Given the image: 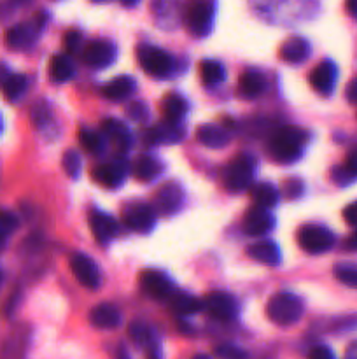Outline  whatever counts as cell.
I'll return each instance as SVG.
<instances>
[{
	"mask_svg": "<svg viewBox=\"0 0 357 359\" xmlns=\"http://www.w3.org/2000/svg\"><path fill=\"white\" fill-rule=\"evenodd\" d=\"M196 137L203 146L212 147V149H220V147L227 146L231 140V133L223 125H214V123L200 126Z\"/></svg>",
	"mask_w": 357,
	"mask_h": 359,
	"instance_id": "cell-23",
	"label": "cell"
},
{
	"mask_svg": "<svg viewBox=\"0 0 357 359\" xmlns=\"http://www.w3.org/2000/svg\"><path fill=\"white\" fill-rule=\"evenodd\" d=\"M90 323L98 330H114L121 326L122 316L112 304H100L90 312Z\"/></svg>",
	"mask_w": 357,
	"mask_h": 359,
	"instance_id": "cell-19",
	"label": "cell"
},
{
	"mask_svg": "<svg viewBox=\"0 0 357 359\" xmlns=\"http://www.w3.org/2000/svg\"><path fill=\"white\" fill-rule=\"evenodd\" d=\"M122 219H125V224L130 230L147 233L156 224V209L149 203H133V205L125 209Z\"/></svg>",
	"mask_w": 357,
	"mask_h": 359,
	"instance_id": "cell-12",
	"label": "cell"
},
{
	"mask_svg": "<svg viewBox=\"0 0 357 359\" xmlns=\"http://www.w3.org/2000/svg\"><path fill=\"white\" fill-rule=\"evenodd\" d=\"M336 237L322 224H304L298 231V244L308 255H322L335 245Z\"/></svg>",
	"mask_w": 357,
	"mask_h": 359,
	"instance_id": "cell-6",
	"label": "cell"
},
{
	"mask_svg": "<svg viewBox=\"0 0 357 359\" xmlns=\"http://www.w3.org/2000/svg\"><path fill=\"white\" fill-rule=\"evenodd\" d=\"M308 140V133L300 126H282L273 133L268 144L270 156L279 163H294L303 154V147Z\"/></svg>",
	"mask_w": 357,
	"mask_h": 359,
	"instance_id": "cell-1",
	"label": "cell"
},
{
	"mask_svg": "<svg viewBox=\"0 0 357 359\" xmlns=\"http://www.w3.org/2000/svg\"><path fill=\"white\" fill-rule=\"evenodd\" d=\"M128 175V163L122 158H114L107 163L98 165L93 170V179L100 186L108 189H115L126 181Z\"/></svg>",
	"mask_w": 357,
	"mask_h": 359,
	"instance_id": "cell-14",
	"label": "cell"
},
{
	"mask_svg": "<svg viewBox=\"0 0 357 359\" xmlns=\"http://www.w3.org/2000/svg\"><path fill=\"white\" fill-rule=\"evenodd\" d=\"M275 226V217L270 212L266 207L255 205L254 209L248 210L245 214L244 219V231L252 237H261V235L268 233Z\"/></svg>",
	"mask_w": 357,
	"mask_h": 359,
	"instance_id": "cell-16",
	"label": "cell"
},
{
	"mask_svg": "<svg viewBox=\"0 0 357 359\" xmlns=\"http://www.w3.org/2000/svg\"><path fill=\"white\" fill-rule=\"evenodd\" d=\"M346 100L350 102V104H357V77H354L352 81L349 83V86H346Z\"/></svg>",
	"mask_w": 357,
	"mask_h": 359,
	"instance_id": "cell-46",
	"label": "cell"
},
{
	"mask_svg": "<svg viewBox=\"0 0 357 359\" xmlns=\"http://www.w3.org/2000/svg\"><path fill=\"white\" fill-rule=\"evenodd\" d=\"M80 58H83L84 65L91 67V69H105L115 62L118 48H115L114 42L97 39V41H91L84 46Z\"/></svg>",
	"mask_w": 357,
	"mask_h": 359,
	"instance_id": "cell-9",
	"label": "cell"
},
{
	"mask_svg": "<svg viewBox=\"0 0 357 359\" xmlns=\"http://www.w3.org/2000/svg\"><path fill=\"white\" fill-rule=\"evenodd\" d=\"M251 196L255 205L270 209V207L276 205V202L280 198V191L272 182H258V184H254L251 188Z\"/></svg>",
	"mask_w": 357,
	"mask_h": 359,
	"instance_id": "cell-29",
	"label": "cell"
},
{
	"mask_svg": "<svg viewBox=\"0 0 357 359\" xmlns=\"http://www.w3.org/2000/svg\"><path fill=\"white\" fill-rule=\"evenodd\" d=\"M76 69H74V63L70 62V58H66L65 55H56L52 56L51 62H49V76L56 83H65V81L72 79Z\"/></svg>",
	"mask_w": 357,
	"mask_h": 359,
	"instance_id": "cell-32",
	"label": "cell"
},
{
	"mask_svg": "<svg viewBox=\"0 0 357 359\" xmlns=\"http://www.w3.org/2000/svg\"><path fill=\"white\" fill-rule=\"evenodd\" d=\"M343 217H345L346 224L357 228V202H352L350 205L345 207V210H343Z\"/></svg>",
	"mask_w": 357,
	"mask_h": 359,
	"instance_id": "cell-44",
	"label": "cell"
},
{
	"mask_svg": "<svg viewBox=\"0 0 357 359\" xmlns=\"http://www.w3.org/2000/svg\"><path fill=\"white\" fill-rule=\"evenodd\" d=\"M140 287L147 297L154 300H167L175 290L170 277L160 270H146L140 277Z\"/></svg>",
	"mask_w": 357,
	"mask_h": 359,
	"instance_id": "cell-15",
	"label": "cell"
},
{
	"mask_svg": "<svg viewBox=\"0 0 357 359\" xmlns=\"http://www.w3.org/2000/svg\"><path fill=\"white\" fill-rule=\"evenodd\" d=\"M46 25V13L37 14L31 21L27 23H20L16 27H13L10 30H7L6 34V42L7 46L14 49H27L37 41L38 34L44 28Z\"/></svg>",
	"mask_w": 357,
	"mask_h": 359,
	"instance_id": "cell-7",
	"label": "cell"
},
{
	"mask_svg": "<svg viewBox=\"0 0 357 359\" xmlns=\"http://www.w3.org/2000/svg\"><path fill=\"white\" fill-rule=\"evenodd\" d=\"M303 312V300L298 294L289 293V291L276 293L275 297L270 298L268 305H266V316L270 318V321L279 326L294 325V323L300 321Z\"/></svg>",
	"mask_w": 357,
	"mask_h": 359,
	"instance_id": "cell-2",
	"label": "cell"
},
{
	"mask_svg": "<svg viewBox=\"0 0 357 359\" xmlns=\"http://www.w3.org/2000/svg\"><path fill=\"white\" fill-rule=\"evenodd\" d=\"M308 356L314 358V359H332V358H335V354H332V351L328 349V347L318 346V347H315V349L312 351Z\"/></svg>",
	"mask_w": 357,
	"mask_h": 359,
	"instance_id": "cell-45",
	"label": "cell"
},
{
	"mask_svg": "<svg viewBox=\"0 0 357 359\" xmlns=\"http://www.w3.org/2000/svg\"><path fill=\"white\" fill-rule=\"evenodd\" d=\"M51 116H52L51 109H49V105L44 104V102H41V104L35 105L34 111H31V119H34L35 126L48 125L49 119H51Z\"/></svg>",
	"mask_w": 357,
	"mask_h": 359,
	"instance_id": "cell-40",
	"label": "cell"
},
{
	"mask_svg": "<svg viewBox=\"0 0 357 359\" xmlns=\"http://www.w3.org/2000/svg\"><path fill=\"white\" fill-rule=\"evenodd\" d=\"M189 111V102L181 93H170L163 100V114L168 121H182Z\"/></svg>",
	"mask_w": 357,
	"mask_h": 359,
	"instance_id": "cell-30",
	"label": "cell"
},
{
	"mask_svg": "<svg viewBox=\"0 0 357 359\" xmlns=\"http://www.w3.org/2000/svg\"><path fill=\"white\" fill-rule=\"evenodd\" d=\"M28 86V79L23 74H14L7 69L4 63H0V90L6 95L7 100L14 102L24 93Z\"/></svg>",
	"mask_w": 357,
	"mask_h": 359,
	"instance_id": "cell-20",
	"label": "cell"
},
{
	"mask_svg": "<svg viewBox=\"0 0 357 359\" xmlns=\"http://www.w3.org/2000/svg\"><path fill=\"white\" fill-rule=\"evenodd\" d=\"M126 114H128V118H132L133 121L146 123L147 119H149L150 112L149 107H147L144 102H133V104H130L128 109H126Z\"/></svg>",
	"mask_w": 357,
	"mask_h": 359,
	"instance_id": "cell-39",
	"label": "cell"
},
{
	"mask_svg": "<svg viewBox=\"0 0 357 359\" xmlns=\"http://www.w3.org/2000/svg\"><path fill=\"white\" fill-rule=\"evenodd\" d=\"M0 280H2V272H0Z\"/></svg>",
	"mask_w": 357,
	"mask_h": 359,
	"instance_id": "cell-54",
	"label": "cell"
},
{
	"mask_svg": "<svg viewBox=\"0 0 357 359\" xmlns=\"http://www.w3.org/2000/svg\"><path fill=\"white\" fill-rule=\"evenodd\" d=\"M135 86L136 84L135 81H133V77L119 76L115 77V79H112L111 83L105 84V86L102 88V93H104V97L108 98V100L121 102L133 93Z\"/></svg>",
	"mask_w": 357,
	"mask_h": 359,
	"instance_id": "cell-28",
	"label": "cell"
},
{
	"mask_svg": "<svg viewBox=\"0 0 357 359\" xmlns=\"http://www.w3.org/2000/svg\"><path fill=\"white\" fill-rule=\"evenodd\" d=\"M63 170L66 172L70 179H77L83 170V158L76 149H70L63 154Z\"/></svg>",
	"mask_w": 357,
	"mask_h": 359,
	"instance_id": "cell-36",
	"label": "cell"
},
{
	"mask_svg": "<svg viewBox=\"0 0 357 359\" xmlns=\"http://www.w3.org/2000/svg\"><path fill=\"white\" fill-rule=\"evenodd\" d=\"M310 56V42L303 37H290L280 46V58L287 63H301Z\"/></svg>",
	"mask_w": 357,
	"mask_h": 359,
	"instance_id": "cell-26",
	"label": "cell"
},
{
	"mask_svg": "<svg viewBox=\"0 0 357 359\" xmlns=\"http://www.w3.org/2000/svg\"><path fill=\"white\" fill-rule=\"evenodd\" d=\"M346 11L350 13V16L357 18V0H346Z\"/></svg>",
	"mask_w": 357,
	"mask_h": 359,
	"instance_id": "cell-49",
	"label": "cell"
},
{
	"mask_svg": "<svg viewBox=\"0 0 357 359\" xmlns=\"http://www.w3.org/2000/svg\"><path fill=\"white\" fill-rule=\"evenodd\" d=\"M0 132H2V118H0Z\"/></svg>",
	"mask_w": 357,
	"mask_h": 359,
	"instance_id": "cell-53",
	"label": "cell"
},
{
	"mask_svg": "<svg viewBox=\"0 0 357 359\" xmlns=\"http://www.w3.org/2000/svg\"><path fill=\"white\" fill-rule=\"evenodd\" d=\"M70 270H72L74 277L83 284L88 290H97L102 283L100 269H98L97 263L93 262V258H90L88 255L83 252H74L70 256Z\"/></svg>",
	"mask_w": 357,
	"mask_h": 359,
	"instance_id": "cell-10",
	"label": "cell"
},
{
	"mask_svg": "<svg viewBox=\"0 0 357 359\" xmlns=\"http://www.w3.org/2000/svg\"><path fill=\"white\" fill-rule=\"evenodd\" d=\"M203 309L209 312L212 318L220 321H231L238 316V302L233 294L224 293V291H212L203 300Z\"/></svg>",
	"mask_w": 357,
	"mask_h": 359,
	"instance_id": "cell-11",
	"label": "cell"
},
{
	"mask_svg": "<svg viewBox=\"0 0 357 359\" xmlns=\"http://www.w3.org/2000/svg\"><path fill=\"white\" fill-rule=\"evenodd\" d=\"M167 302L170 311L178 318H188V316L198 314L200 311H203V302L192 294L184 293V291L174 290V293L167 298Z\"/></svg>",
	"mask_w": 357,
	"mask_h": 359,
	"instance_id": "cell-21",
	"label": "cell"
},
{
	"mask_svg": "<svg viewBox=\"0 0 357 359\" xmlns=\"http://www.w3.org/2000/svg\"><path fill=\"white\" fill-rule=\"evenodd\" d=\"M335 277L345 286L357 290V265L356 263H338L335 266Z\"/></svg>",
	"mask_w": 357,
	"mask_h": 359,
	"instance_id": "cell-35",
	"label": "cell"
},
{
	"mask_svg": "<svg viewBox=\"0 0 357 359\" xmlns=\"http://www.w3.org/2000/svg\"><path fill=\"white\" fill-rule=\"evenodd\" d=\"M345 248L349 251H357V230L345 241Z\"/></svg>",
	"mask_w": 357,
	"mask_h": 359,
	"instance_id": "cell-48",
	"label": "cell"
},
{
	"mask_svg": "<svg viewBox=\"0 0 357 359\" xmlns=\"http://www.w3.org/2000/svg\"><path fill=\"white\" fill-rule=\"evenodd\" d=\"M216 354L220 358H245V351L238 349L237 346H231V344H224V346L217 347Z\"/></svg>",
	"mask_w": 357,
	"mask_h": 359,
	"instance_id": "cell-43",
	"label": "cell"
},
{
	"mask_svg": "<svg viewBox=\"0 0 357 359\" xmlns=\"http://www.w3.org/2000/svg\"><path fill=\"white\" fill-rule=\"evenodd\" d=\"M216 0H188L184 6V23L195 37L210 34L216 18Z\"/></svg>",
	"mask_w": 357,
	"mask_h": 359,
	"instance_id": "cell-3",
	"label": "cell"
},
{
	"mask_svg": "<svg viewBox=\"0 0 357 359\" xmlns=\"http://www.w3.org/2000/svg\"><path fill=\"white\" fill-rule=\"evenodd\" d=\"M139 2L140 0H121L122 6H126V7H133V6H136Z\"/></svg>",
	"mask_w": 357,
	"mask_h": 359,
	"instance_id": "cell-51",
	"label": "cell"
},
{
	"mask_svg": "<svg viewBox=\"0 0 357 359\" xmlns=\"http://www.w3.org/2000/svg\"><path fill=\"white\" fill-rule=\"evenodd\" d=\"M128 333H130V339H132L136 346L144 347V349H154V347H158L156 337H154L150 326H147L146 323L142 321L132 323L128 328Z\"/></svg>",
	"mask_w": 357,
	"mask_h": 359,
	"instance_id": "cell-33",
	"label": "cell"
},
{
	"mask_svg": "<svg viewBox=\"0 0 357 359\" xmlns=\"http://www.w3.org/2000/svg\"><path fill=\"white\" fill-rule=\"evenodd\" d=\"M331 175H332V181H335L338 186H349L357 179V175H354L352 172L345 167V165L332 168Z\"/></svg>",
	"mask_w": 357,
	"mask_h": 359,
	"instance_id": "cell-41",
	"label": "cell"
},
{
	"mask_svg": "<svg viewBox=\"0 0 357 359\" xmlns=\"http://www.w3.org/2000/svg\"><path fill=\"white\" fill-rule=\"evenodd\" d=\"M184 205V189L181 184L170 181L161 186L154 198V209L156 212L164 214V216H174Z\"/></svg>",
	"mask_w": 357,
	"mask_h": 359,
	"instance_id": "cell-13",
	"label": "cell"
},
{
	"mask_svg": "<svg viewBox=\"0 0 357 359\" xmlns=\"http://www.w3.org/2000/svg\"><path fill=\"white\" fill-rule=\"evenodd\" d=\"M18 224H20V221H18V217L13 212L0 210V245H4V242L16 230Z\"/></svg>",
	"mask_w": 357,
	"mask_h": 359,
	"instance_id": "cell-37",
	"label": "cell"
},
{
	"mask_svg": "<svg viewBox=\"0 0 357 359\" xmlns=\"http://www.w3.org/2000/svg\"><path fill=\"white\" fill-rule=\"evenodd\" d=\"M102 130H104V135L107 137L108 140H112L119 149L122 151L130 149L133 137H132V132H130L128 125L122 123L121 119H115V118L105 119L104 125H102Z\"/></svg>",
	"mask_w": 357,
	"mask_h": 359,
	"instance_id": "cell-24",
	"label": "cell"
},
{
	"mask_svg": "<svg viewBox=\"0 0 357 359\" xmlns=\"http://www.w3.org/2000/svg\"><path fill=\"white\" fill-rule=\"evenodd\" d=\"M164 170V165L160 158L153 154H142L133 163V175L142 182H150L160 177Z\"/></svg>",
	"mask_w": 357,
	"mask_h": 359,
	"instance_id": "cell-22",
	"label": "cell"
},
{
	"mask_svg": "<svg viewBox=\"0 0 357 359\" xmlns=\"http://www.w3.org/2000/svg\"><path fill=\"white\" fill-rule=\"evenodd\" d=\"M346 358L357 359V342H352V344H350L349 349H346Z\"/></svg>",
	"mask_w": 357,
	"mask_h": 359,
	"instance_id": "cell-50",
	"label": "cell"
},
{
	"mask_svg": "<svg viewBox=\"0 0 357 359\" xmlns=\"http://www.w3.org/2000/svg\"><path fill=\"white\" fill-rule=\"evenodd\" d=\"M91 2H97V4H104V2H108V0H91Z\"/></svg>",
	"mask_w": 357,
	"mask_h": 359,
	"instance_id": "cell-52",
	"label": "cell"
},
{
	"mask_svg": "<svg viewBox=\"0 0 357 359\" xmlns=\"http://www.w3.org/2000/svg\"><path fill=\"white\" fill-rule=\"evenodd\" d=\"M80 42H83V34H80L79 30H76V28H72V30L66 32L65 39H63V46H65V49L69 53L79 51Z\"/></svg>",
	"mask_w": 357,
	"mask_h": 359,
	"instance_id": "cell-42",
	"label": "cell"
},
{
	"mask_svg": "<svg viewBox=\"0 0 357 359\" xmlns=\"http://www.w3.org/2000/svg\"><path fill=\"white\" fill-rule=\"evenodd\" d=\"M186 135V126L182 121H164L161 125L150 126L142 132L144 146L154 147L161 144L181 142Z\"/></svg>",
	"mask_w": 357,
	"mask_h": 359,
	"instance_id": "cell-8",
	"label": "cell"
},
{
	"mask_svg": "<svg viewBox=\"0 0 357 359\" xmlns=\"http://www.w3.org/2000/svg\"><path fill=\"white\" fill-rule=\"evenodd\" d=\"M90 228L93 231L94 238L98 241V244L107 245L112 238L118 235V223L112 216H108L104 210L93 209L90 212Z\"/></svg>",
	"mask_w": 357,
	"mask_h": 359,
	"instance_id": "cell-17",
	"label": "cell"
},
{
	"mask_svg": "<svg viewBox=\"0 0 357 359\" xmlns=\"http://www.w3.org/2000/svg\"><path fill=\"white\" fill-rule=\"evenodd\" d=\"M247 255L255 262L265 263V265L270 266H276L280 263V249L272 241H261L258 244H252L247 249Z\"/></svg>",
	"mask_w": 357,
	"mask_h": 359,
	"instance_id": "cell-27",
	"label": "cell"
},
{
	"mask_svg": "<svg viewBox=\"0 0 357 359\" xmlns=\"http://www.w3.org/2000/svg\"><path fill=\"white\" fill-rule=\"evenodd\" d=\"M303 189H304L303 181L298 177L287 179L282 186V193L287 200H298L301 195H303Z\"/></svg>",
	"mask_w": 357,
	"mask_h": 359,
	"instance_id": "cell-38",
	"label": "cell"
},
{
	"mask_svg": "<svg viewBox=\"0 0 357 359\" xmlns=\"http://www.w3.org/2000/svg\"><path fill=\"white\" fill-rule=\"evenodd\" d=\"M79 140L83 144L84 149H88L93 154H100L105 147V139L102 133L94 132L93 128H88V126H83L79 130Z\"/></svg>",
	"mask_w": 357,
	"mask_h": 359,
	"instance_id": "cell-34",
	"label": "cell"
},
{
	"mask_svg": "<svg viewBox=\"0 0 357 359\" xmlns=\"http://www.w3.org/2000/svg\"><path fill=\"white\" fill-rule=\"evenodd\" d=\"M336 77H338V69L335 63L331 60H324L310 72V84L318 93L329 95L335 90Z\"/></svg>",
	"mask_w": 357,
	"mask_h": 359,
	"instance_id": "cell-18",
	"label": "cell"
},
{
	"mask_svg": "<svg viewBox=\"0 0 357 359\" xmlns=\"http://www.w3.org/2000/svg\"><path fill=\"white\" fill-rule=\"evenodd\" d=\"M255 172V160L251 154H240L223 170V184L227 191H244L251 186Z\"/></svg>",
	"mask_w": 357,
	"mask_h": 359,
	"instance_id": "cell-5",
	"label": "cell"
},
{
	"mask_svg": "<svg viewBox=\"0 0 357 359\" xmlns=\"http://www.w3.org/2000/svg\"><path fill=\"white\" fill-rule=\"evenodd\" d=\"M345 167L349 168L354 175H357V147L349 153V156H346L345 160Z\"/></svg>",
	"mask_w": 357,
	"mask_h": 359,
	"instance_id": "cell-47",
	"label": "cell"
},
{
	"mask_svg": "<svg viewBox=\"0 0 357 359\" xmlns=\"http://www.w3.org/2000/svg\"><path fill=\"white\" fill-rule=\"evenodd\" d=\"M200 76H202L203 84L217 86L226 79V69L217 60H203L202 65H200Z\"/></svg>",
	"mask_w": 357,
	"mask_h": 359,
	"instance_id": "cell-31",
	"label": "cell"
},
{
	"mask_svg": "<svg viewBox=\"0 0 357 359\" xmlns=\"http://www.w3.org/2000/svg\"><path fill=\"white\" fill-rule=\"evenodd\" d=\"M136 56H139L140 67L144 69V72L149 74V76L164 79V77H170L174 74V58H172L170 53L158 48V46L140 44L139 49H136Z\"/></svg>",
	"mask_w": 357,
	"mask_h": 359,
	"instance_id": "cell-4",
	"label": "cell"
},
{
	"mask_svg": "<svg viewBox=\"0 0 357 359\" xmlns=\"http://www.w3.org/2000/svg\"><path fill=\"white\" fill-rule=\"evenodd\" d=\"M266 79L259 70L248 69L238 79V95L241 98H255L265 91Z\"/></svg>",
	"mask_w": 357,
	"mask_h": 359,
	"instance_id": "cell-25",
	"label": "cell"
}]
</instances>
